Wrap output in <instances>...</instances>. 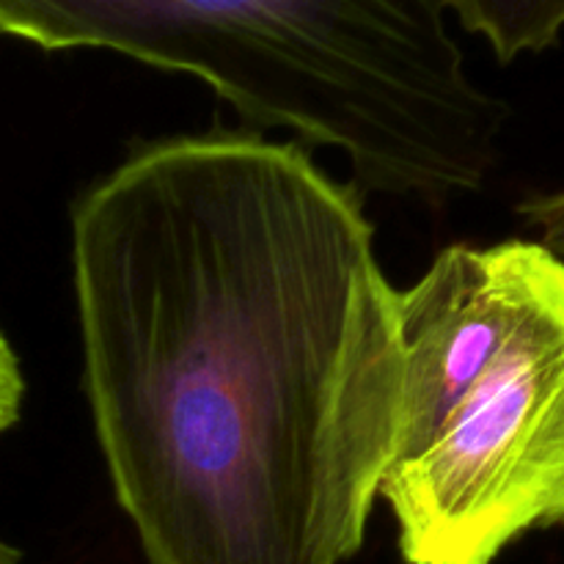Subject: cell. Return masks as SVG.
Here are the masks:
<instances>
[{
	"label": "cell",
	"instance_id": "5b68a950",
	"mask_svg": "<svg viewBox=\"0 0 564 564\" xmlns=\"http://www.w3.org/2000/svg\"><path fill=\"white\" fill-rule=\"evenodd\" d=\"M468 33L490 42L501 64L523 53H543L560 44L564 0H441Z\"/></svg>",
	"mask_w": 564,
	"mask_h": 564
},
{
	"label": "cell",
	"instance_id": "7a4b0ae2",
	"mask_svg": "<svg viewBox=\"0 0 564 564\" xmlns=\"http://www.w3.org/2000/svg\"><path fill=\"white\" fill-rule=\"evenodd\" d=\"M0 33L185 72L253 124L345 152L364 191L435 207L482 187L510 116L441 0H0Z\"/></svg>",
	"mask_w": 564,
	"mask_h": 564
},
{
	"label": "cell",
	"instance_id": "277c9868",
	"mask_svg": "<svg viewBox=\"0 0 564 564\" xmlns=\"http://www.w3.org/2000/svg\"><path fill=\"white\" fill-rule=\"evenodd\" d=\"M543 242L507 240L490 248L449 246L427 273L400 292L405 356V416L397 460L435 438L516 325Z\"/></svg>",
	"mask_w": 564,
	"mask_h": 564
},
{
	"label": "cell",
	"instance_id": "8992f818",
	"mask_svg": "<svg viewBox=\"0 0 564 564\" xmlns=\"http://www.w3.org/2000/svg\"><path fill=\"white\" fill-rule=\"evenodd\" d=\"M518 213L527 218L529 226L540 231L543 246L564 259V191L529 198L518 207Z\"/></svg>",
	"mask_w": 564,
	"mask_h": 564
},
{
	"label": "cell",
	"instance_id": "52a82bcc",
	"mask_svg": "<svg viewBox=\"0 0 564 564\" xmlns=\"http://www.w3.org/2000/svg\"><path fill=\"white\" fill-rule=\"evenodd\" d=\"M22 391H25V386H22L20 361H17L6 336L0 334V430L11 427L20 419Z\"/></svg>",
	"mask_w": 564,
	"mask_h": 564
},
{
	"label": "cell",
	"instance_id": "ba28073f",
	"mask_svg": "<svg viewBox=\"0 0 564 564\" xmlns=\"http://www.w3.org/2000/svg\"><path fill=\"white\" fill-rule=\"evenodd\" d=\"M0 564H20V554L0 540Z\"/></svg>",
	"mask_w": 564,
	"mask_h": 564
},
{
	"label": "cell",
	"instance_id": "3957f363",
	"mask_svg": "<svg viewBox=\"0 0 564 564\" xmlns=\"http://www.w3.org/2000/svg\"><path fill=\"white\" fill-rule=\"evenodd\" d=\"M408 564H490L564 527V259L543 246L523 306L435 438L380 482Z\"/></svg>",
	"mask_w": 564,
	"mask_h": 564
},
{
	"label": "cell",
	"instance_id": "6da1fadb",
	"mask_svg": "<svg viewBox=\"0 0 564 564\" xmlns=\"http://www.w3.org/2000/svg\"><path fill=\"white\" fill-rule=\"evenodd\" d=\"M83 383L149 564H341L405 416L400 292L297 143H149L72 213Z\"/></svg>",
	"mask_w": 564,
	"mask_h": 564
}]
</instances>
